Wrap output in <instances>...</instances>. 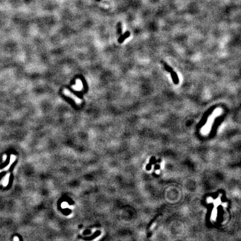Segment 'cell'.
Returning a JSON list of instances; mask_svg holds the SVG:
<instances>
[{"label":"cell","mask_w":241,"mask_h":241,"mask_svg":"<svg viewBox=\"0 0 241 241\" xmlns=\"http://www.w3.org/2000/svg\"><path fill=\"white\" fill-rule=\"evenodd\" d=\"M63 93L64 94V95L69 97V98H71L73 100H74V102L77 103V105H81L82 103V100L79 98H78L77 96L74 95V94L72 93L71 91H69L68 89L65 88V89L63 90Z\"/></svg>","instance_id":"6da1fadb"},{"label":"cell","mask_w":241,"mask_h":241,"mask_svg":"<svg viewBox=\"0 0 241 241\" xmlns=\"http://www.w3.org/2000/svg\"><path fill=\"white\" fill-rule=\"evenodd\" d=\"M83 88V83H82V82L81 81V79H77V80L75 81V84L73 86V88L75 90H81Z\"/></svg>","instance_id":"7a4b0ae2"},{"label":"cell","mask_w":241,"mask_h":241,"mask_svg":"<svg viewBox=\"0 0 241 241\" xmlns=\"http://www.w3.org/2000/svg\"><path fill=\"white\" fill-rule=\"evenodd\" d=\"M170 73L171 74V78L173 79V81L174 82V83L176 85L178 84L179 83V78L178 77V75H177V74L176 73V72H174V71H173L172 72H171Z\"/></svg>","instance_id":"3957f363"},{"label":"cell","mask_w":241,"mask_h":241,"mask_svg":"<svg viewBox=\"0 0 241 241\" xmlns=\"http://www.w3.org/2000/svg\"><path fill=\"white\" fill-rule=\"evenodd\" d=\"M130 36V32L129 31H127L125 32L122 36H121V37L118 39L119 43H122V42H123L124 40L129 38Z\"/></svg>","instance_id":"277c9868"},{"label":"cell","mask_w":241,"mask_h":241,"mask_svg":"<svg viewBox=\"0 0 241 241\" xmlns=\"http://www.w3.org/2000/svg\"><path fill=\"white\" fill-rule=\"evenodd\" d=\"M9 178H10V174H7L6 176L4 178V180H3V182H2V184H3V185L5 186V187L7 186V184H8V180H9Z\"/></svg>","instance_id":"5b68a950"},{"label":"cell","mask_w":241,"mask_h":241,"mask_svg":"<svg viewBox=\"0 0 241 241\" xmlns=\"http://www.w3.org/2000/svg\"><path fill=\"white\" fill-rule=\"evenodd\" d=\"M164 66L165 69L167 72L170 73L171 72H172L173 71V69L171 67L167 65L166 63H164Z\"/></svg>","instance_id":"8992f818"},{"label":"cell","mask_w":241,"mask_h":241,"mask_svg":"<svg viewBox=\"0 0 241 241\" xmlns=\"http://www.w3.org/2000/svg\"><path fill=\"white\" fill-rule=\"evenodd\" d=\"M6 159V155H4V157H3V160H4V161H5Z\"/></svg>","instance_id":"52a82bcc"},{"label":"cell","mask_w":241,"mask_h":241,"mask_svg":"<svg viewBox=\"0 0 241 241\" xmlns=\"http://www.w3.org/2000/svg\"><path fill=\"white\" fill-rule=\"evenodd\" d=\"M14 239V240H19V239L17 237H15Z\"/></svg>","instance_id":"ba28073f"},{"label":"cell","mask_w":241,"mask_h":241,"mask_svg":"<svg viewBox=\"0 0 241 241\" xmlns=\"http://www.w3.org/2000/svg\"><path fill=\"white\" fill-rule=\"evenodd\" d=\"M96 1H100V0H96Z\"/></svg>","instance_id":"9c48e42d"},{"label":"cell","mask_w":241,"mask_h":241,"mask_svg":"<svg viewBox=\"0 0 241 241\" xmlns=\"http://www.w3.org/2000/svg\"><path fill=\"white\" fill-rule=\"evenodd\" d=\"M1 170H0V173H1Z\"/></svg>","instance_id":"30bf717a"}]
</instances>
